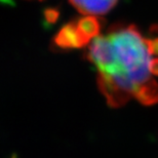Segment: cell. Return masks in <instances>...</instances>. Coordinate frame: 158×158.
Wrapping results in <instances>:
<instances>
[{"mask_svg":"<svg viewBox=\"0 0 158 158\" xmlns=\"http://www.w3.org/2000/svg\"><path fill=\"white\" fill-rule=\"evenodd\" d=\"M44 18L45 20L48 22V23H55V22L58 20L59 18V11L58 9H55V8H48L44 11Z\"/></svg>","mask_w":158,"mask_h":158,"instance_id":"obj_5","label":"cell"},{"mask_svg":"<svg viewBox=\"0 0 158 158\" xmlns=\"http://www.w3.org/2000/svg\"><path fill=\"white\" fill-rule=\"evenodd\" d=\"M14 158H15V157H14Z\"/></svg>","mask_w":158,"mask_h":158,"instance_id":"obj_6","label":"cell"},{"mask_svg":"<svg viewBox=\"0 0 158 158\" xmlns=\"http://www.w3.org/2000/svg\"><path fill=\"white\" fill-rule=\"evenodd\" d=\"M77 10L85 15H105L116 5L118 0H69Z\"/></svg>","mask_w":158,"mask_h":158,"instance_id":"obj_3","label":"cell"},{"mask_svg":"<svg viewBox=\"0 0 158 158\" xmlns=\"http://www.w3.org/2000/svg\"><path fill=\"white\" fill-rule=\"evenodd\" d=\"M86 58L97 68L98 86L112 108L131 99L145 106L158 103V53L153 38L135 25L114 28L89 43Z\"/></svg>","mask_w":158,"mask_h":158,"instance_id":"obj_1","label":"cell"},{"mask_svg":"<svg viewBox=\"0 0 158 158\" xmlns=\"http://www.w3.org/2000/svg\"><path fill=\"white\" fill-rule=\"evenodd\" d=\"M75 23H76L79 32L90 42L94 38L100 35L101 22L94 15H86V17L75 21Z\"/></svg>","mask_w":158,"mask_h":158,"instance_id":"obj_4","label":"cell"},{"mask_svg":"<svg viewBox=\"0 0 158 158\" xmlns=\"http://www.w3.org/2000/svg\"><path fill=\"white\" fill-rule=\"evenodd\" d=\"M53 41L56 45L62 49L81 48V47L89 45L90 43L89 40L79 32L75 21L62 27Z\"/></svg>","mask_w":158,"mask_h":158,"instance_id":"obj_2","label":"cell"}]
</instances>
